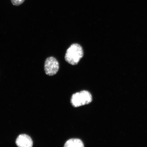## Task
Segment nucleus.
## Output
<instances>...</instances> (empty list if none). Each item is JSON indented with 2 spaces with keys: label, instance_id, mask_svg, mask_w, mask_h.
I'll return each instance as SVG.
<instances>
[{
  "label": "nucleus",
  "instance_id": "7ed1b4c3",
  "mask_svg": "<svg viewBox=\"0 0 147 147\" xmlns=\"http://www.w3.org/2000/svg\"><path fill=\"white\" fill-rule=\"evenodd\" d=\"M59 68V63L54 57H49L46 59L44 69L46 74L49 76H53L58 72Z\"/></svg>",
  "mask_w": 147,
  "mask_h": 147
},
{
  "label": "nucleus",
  "instance_id": "f257e3e1",
  "mask_svg": "<svg viewBox=\"0 0 147 147\" xmlns=\"http://www.w3.org/2000/svg\"><path fill=\"white\" fill-rule=\"evenodd\" d=\"M84 55V51L82 46L78 44H73L66 51L65 59L66 62L71 65H76Z\"/></svg>",
  "mask_w": 147,
  "mask_h": 147
},
{
  "label": "nucleus",
  "instance_id": "20e7f679",
  "mask_svg": "<svg viewBox=\"0 0 147 147\" xmlns=\"http://www.w3.org/2000/svg\"><path fill=\"white\" fill-rule=\"evenodd\" d=\"M16 143L19 147H32L33 145L32 139L26 134H21L18 136Z\"/></svg>",
  "mask_w": 147,
  "mask_h": 147
},
{
  "label": "nucleus",
  "instance_id": "39448f33",
  "mask_svg": "<svg viewBox=\"0 0 147 147\" xmlns=\"http://www.w3.org/2000/svg\"><path fill=\"white\" fill-rule=\"evenodd\" d=\"M64 147H84V143L78 139H71L69 140L65 143Z\"/></svg>",
  "mask_w": 147,
  "mask_h": 147
},
{
  "label": "nucleus",
  "instance_id": "423d86ee",
  "mask_svg": "<svg viewBox=\"0 0 147 147\" xmlns=\"http://www.w3.org/2000/svg\"><path fill=\"white\" fill-rule=\"evenodd\" d=\"M12 4L15 6H18L22 4L25 0H11Z\"/></svg>",
  "mask_w": 147,
  "mask_h": 147
},
{
  "label": "nucleus",
  "instance_id": "f03ea898",
  "mask_svg": "<svg viewBox=\"0 0 147 147\" xmlns=\"http://www.w3.org/2000/svg\"><path fill=\"white\" fill-rule=\"evenodd\" d=\"M71 100L73 106L77 108L90 103L92 101V97L90 92L83 90L73 94Z\"/></svg>",
  "mask_w": 147,
  "mask_h": 147
}]
</instances>
